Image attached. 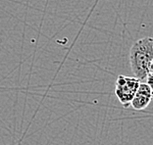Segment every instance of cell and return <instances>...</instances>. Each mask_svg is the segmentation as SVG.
<instances>
[{
  "mask_svg": "<svg viewBox=\"0 0 153 145\" xmlns=\"http://www.w3.org/2000/svg\"><path fill=\"white\" fill-rule=\"evenodd\" d=\"M130 63L134 78L140 82H146L152 86V37H143L133 44L130 52Z\"/></svg>",
  "mask_w": 153,
  "mask_h": 145,
  "instance_id": "obj_1",
  "label": "cell"
},
{
  "mask_svg": "<svg viewBox=\"0 0 153 145\" xmlns=\"http://www.w3.org/2000/svg\"><path fill=\"white\" fill-rule=\"evenodd\" d=\"M140 84V81L134 77H126L122 75L118 77L115 85V95L125 108L131 106V102Z\"/></svg>",
  "mask_w": 153,
  "mask_h": 145,
  "instance_id": "obj_2",
  "label": "cell"
},
{
  "mask_svg": "<svg viewBox=\"0 0 153 145\" xmlns=\"http://www.w3.org/2000/svg\"><path fill=\"white\" fill-rule=\"evenodd\" d=\"M152 100V86L146 82H140L137 87L133 100L131 102V106L134 110L140 111L145 109L150 104Z\"/></svg>",
  "mask_w": 153,
  "mask_h": 145,
  "instance_id": "obj_3",
  "label": "cell"
}]
</instances>
